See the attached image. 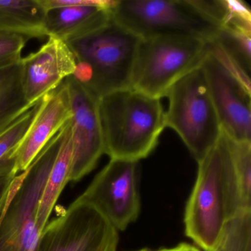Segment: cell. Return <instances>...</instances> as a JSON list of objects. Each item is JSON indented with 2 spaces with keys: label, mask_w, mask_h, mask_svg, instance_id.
Returning <instances> with one entry per match:
<instances>
[{
  "label": "cell",
  "mask_w": 251,
  "mask_h": 251,
  "mask_svg": "<svg viewBox=\"0 0 251 251\" xmlns=\"http://www.w3.org/2000/svg\"><path fill=\"white\" fill-rule=\"evenodd\" d=\"M198 164L196 181L185 209V233L202 251H215L227 223L251 210L244 205L230 139L223 131Z\"/></svg>",
  "instance_id": "6da1fadb"
},
{
  "label": "cell",
  "mask_w": 251,
  "mask_h": 251,
  "mask_svg": "<svg viewBox=\"0 0 251 251\" xmlns=\"http://www.w3.org/2000/svg\"><path fill=\"white\" fill-rule=\"evenodd\" d=\"M104 154L111 159L139 161L157 146L165 128L161 99L133 88L100 98Z\"/></svg>",
  "instance_id": "7a4b0ae2"
},
{
  "label": "cell",
  "mask_w": 251,
  "mask_h": 251,
  "mask_svg": "<svg viewBox=\"0 0 251 251\" xmlns=\"http://www.w3.org/2000/svg\"><path fill=\"white\" fill-rule=\"evenodd\" d=\"M140 41L111 15L90 33L66 42L75 58V71L72 76L99 98L130 88Z\"/></svg>",
  "instance_id": "3957f363"
},
{
  "label": "cell",
  "mask_w": 251,
  "mask_h": 251,
  "mask_svg": "<svg viewBox=\"0 0 251 251\" xmlns=\"http://www.w3.org/2000/svg\"><path fill=\"white\" fill-rule=\"evenodd\" d=\"M65 125L28 168L14 178L0 214V251H36L41 235L36 226L38 207L64 139Z\"/></svg>",
  "instance_id": "277c9868"
},
{
  "label": "cell",
  "mask_w": 251,
  "mask_h": 251,
  "mask_svg": "<svg viewBox=\"0 0 251 251\" xmlns=\"http://www.w3.org/2000/svg\"><path fill=\"white\" fill-rule=\"evenodd\" d=\"M110 11L116 21L140 39L180 36L210 42L220 29L198 0H116Z\"/></svg>",
  "instance_id": "5b68a950"
},
{
  "label": "cell",
  "mask_w": 251,
  "mask_h": 251,
  "mask_svg": "<svg viewBox=\"0 0 251 251\" xmlns=\"http://www.w3.org/2000/svg\"><path fill=\"white\" fill-rule=\"evenodd\" d=\"M165 127L180 136L197 162L215 145L222 133L201 65L185 75L167 92Z\"/></svg>",
  "instance_id": "8992f818"
},
{
  "label": "cell",
  "mask_w": 251,
  "mask_h": 251,
  "mask_svg": "<svg viewBox=\"0 0 251 251\" xmlns=\"http://www.w3.org/2000/svg\"><path fill=\"white\" fill-rule=\"evenodd\" d=\"M208 52V42L195 38L141 39L130 88L161 99L177 80L201 65Z\"/></svg>",
  "instance_id": "52a82bcc"
},
{
  "label": "cell",
  "mask_w": 251,
  "mask_h": 251,
  "mask_svg": "<svg viewBox=\"0 0 251 251\" xmlns=\"http://www.w3.org/2000/svg\"><path fill=\"white\" fill-rule=\"evenodd\" d=\"M117 230L90 204L76 199L48 222L36 251H117Z\"/></svg>",
  "instance_id": "ba28073f"
},
{
  "label": "cell",
  "mask_w": 251,
  "mask_h": 251,
  "mask_svg": "<svg viewBox=\"0 0 251 251\" xmlns=\"http://www.w3.org/2000/svg\"><path fill=\"white\" fill-rule=\"evenodd\" d=\"M139 161L111 159L77 198L95 207L117 230H124L140 213Z\"/></svg>",
  "instance_id": "9c48e42d"
},
{
  "label": "cell",
  "mask_w": 251,
  "mask_h": 251,
  "mask_svg": "<svg viewBox=\"0 0 251 251\" xmlns=\"http://www.w3.org/2000/svg\"><path fill=\"white\" fill-rule=\"evenodd\" d=\"M221 126L234 142H251V86L209 50L201 64Z\"/></svg>",
  "instance_id": "30bf717a"
},
{
  "label": "cell",
  "mask_w": 251,
  "mask_h": 251,
  "mask_svg": "<svg viewBox=\"0 0 251 251\" xmlns=\"http://www.w3.org/2000/svg\"><path fill=\"white\" fill-rule=\"evenodd\" d=\"M71 101L73 167L70 181H77L95 169L104 154L100 98L73 76L64 80Z\"/></svg>",
  "instance_id": "8fae6325"
},
{
  "label": "cell",
  "mask_w": 251,
  "mask_h": 251,
  "mask_svg": "<svg viewBox=\"0 0 251 251\" xmlns=\"http://www.w3.org/2000/svg\"><path fill=\"white\" fill-rule=\"evenodd\" d=\"M37 52L22 58V85L26 100L34 105L73 75L74 54L67 43L50 36Z\"/></svg>",
  "instance_id": "7c38bea8"
},
{
  "label": "cell",
  "mask_w": 251,
  "mask_h": 251,
  "mask_svg": "<svg viewBox=\"0 0 251 251\" xmlns=\"http://www.w3.org/2000/svg\"><path fill=\"white\" fill-rule=\"evenodd\" d=\"M46 11L45 30L67 42L102 25L111 17L112 0H39Z\"/></svg>",
  "instance_id": "4fadbf2b"
},
{
  "label": "cell",
  "mask_w": 251,
  "mask_h": 251,
  "mask_svg": "<svg viewBox=\"0 0 251 251\" xmlns=\"http://www.w3.org/2000/svg\"><path fill=\"white\" fill-rule=\"evenodd\" d=\"M72 116L70 93L64 80L41 100L37 114L16 152L18 173L28 168Z\"/></svg>",
  "instance_id": "5bb4252c"
},
{
  "label": "cell",
  "mask_w": 251,
  "mask_h": 251,
  "mask_svg": "<svg viewBox=\"0 0 251 251\" xmlns=\"http://www.w3.org/2000/svg\"><path fill=\"white\" fill-rule=\"evenodd\" d=\"M73 160L72 126L71 120H70L66 123L64 139L50 172L38 207L36 226L40 233L48 224L51 213L61 192L67 183L70 181Z\"/></svg>",
  "instance_id": "9a60e30c"
},
{
  "label": "cell",
  "mask_w": 251,
  "mask_h": 251,
  "mask_svg": "<svg viewBox=\"0 0 251 251\" xmlns=\"http://www.w3.org/2000/svg\"><path fill=\"white\" fill-rule=\"evenodd\" d=\"M45 14L39 0H0V32L44 39Z\"/></svg>",
  "instance_id": "2e32d148"
},
{
  "label": "cell",
  "mask_w": 251,
  "mask_h": 251,
  "mask_svg": "<svg viewBox=\"0 0 251 251\" xmlns=\"http://www.w3.org/2000/svg\"><path fill=\"white\" fill-rule=\"evenodd\" d=\"M34 105L23 93L21 64L0 70V135Z\"/></svg>",
  "instance_id": "e0dca14e"
},
{
  "label": "cell",
  "mask_w": 251,
  "mask_h": 251,
  "mask_svg": "<svg viewBox=\"0 0 251 251\" xmlns=\"http://www.w3.org/2000/svg\"><path fill=\"white\" fill-rule=\"evenodd\" d=\"M41 100L0 135V176L18 173L16 152L37 114Z\"/></svg>",
  "instance_id": "ac0fdd59"
},
{
  "label": "cell",
  "mask_w": 251,
  "mask_h": 251,
  "mask_svg": "<svg viewBox=\"0 0 251 251\" xmlns=\"http://www.w3.org/2000/svg\"><path fill=\"white\" fill-rule=\"evenodd\" d=\"M230 143L244 205L251 210V142Z\"/></svg>",
  "instance_id": "d6986e66"
},
{
  "label": "cell",
  "mask_w": 251,
  "mask_h": 251,
  "mask_svg": "<svg viewBox=\"0 0 251 251\" xmlns=\"http://www.w3.org/2000/svg\"><path fill=\"white\" fill-rule=\"evenodd\" d=\"M224 240L226 251H251V211L227 223Z\"/></svg>",
  "instance_id": "ffe728a7"
},
{
  "label": "cell",
  "mask_w": 251,
  "mask_h": 251,
  "mask_svg": "<svg viewBox=\"0 0 251 251\" xmlns=\"http://www.w3.org/2000/svg\"><path fill=\"white\" fill-rule=\"evenodd\" d=\"M27 39L20 35L0 32V70L21 62L22 51Z\"/></svg>",
  "instance_id": "44dd1931"
},
{
  "label": "cell",
  "mask_w": 251,
  "mask_h": 251,
  "mask_svg": "<svg viewBox=\"0 0 251 251\" xmlns=\"http://www.w3.org/2000/svg\"><path fill=\"white\" fill-rule=\"evenodd\" d=\"M17 176V175L0 176V214L5 207L13 182Z\"/></svg>",
  "instance_id": "7402d4cb"
},
{
  "label": "cell",
  "mask_w": 251,
  "mask_h": 251,
  "mask_svg": "<svg viewBox=\"0 0 251 251\" xmlns=\"http://www.w3.org/2000/svg\"><path fill=\"white\" fill-rule=\"evenodd\" d=\"M138 251H150L148 249L140 250ZM201 251V250L198 249V247L195 245H190L188 243H180L177 246L171 248H164V249L158 250V251Z\"/></svg>",
  "instance_id": "603a6c76"
},
{
  "label": "cell",
  "mask_w": 251,
  "mask_h": 251,
  "mask_svg": "<svg viewBox=\"0 0 251 251\" xmlns=\"http://www.w3.org/2000/svg\"><path fill=\"white\" fill-rule=\"evenodd\" d=\"M215 251H226V245H225V240H224V236H223V241H222V243L220 244L219 248L216 250Z\"/></svg>",
  "instance_id": "cb8c5ba5"
}]
</instances>
